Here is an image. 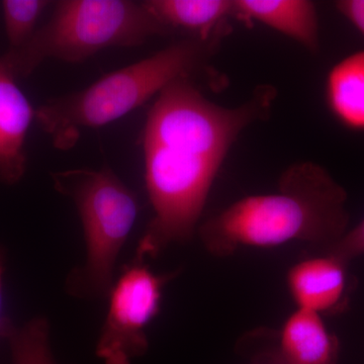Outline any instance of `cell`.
Masks as SVG:
<instances>
[{"label":"cell","mask_w":364,"mask_h":364,"mask_svg":"<svg viewBox=\"0 0 364 364\" xmlns=\"http://www.w3.org/2000/svg\"><path fill=\"white\" fill-rule=\"evenodd\" d=\"M325 90L335 119L349 130L364 132V50L352 53L330 69Z\"/></svg>","instance_id":"12"},{"label":"cell","mask_w":364,"mask_h":364,"mask_svg":"<svg viewBox=\"0 0 364 364\" xmlns=\"http://www.w3.org/2000/svg\"><path fill=\"white\" fill-rule=\"evenodd\" d=\"M170 32L144 1L62 0L25 45L0 59L14 77H26L48 59L81 63L107 48L138 47Z\"/></svg>","instance_id":"4"},{"label":"cell","mask_w":364,"mask_h":364,"mask_svg":"<svg viewBox=\"0 0 364 364\" xmlns=\"http://www.w3.org/2000/svg\"><path fill=\"white\" fill-rule=\"evenodd\" d=\"M4 253H2L1 249H0V337L4 335V329L9 318L2 317L1 315V306H2V277H4Z\"/></svg>","instance_id":"18"},{"label":"cell","mask_w":364,"mask_h":364,"mask_svg":"<svg viewBox=\"0 0 364 364\" xmlns=\"http://www.w3.org/2000/svg\"><path fill=\"white\" fill-rule=\"evenodd\" d=\"M348 264L324 253L293 265L287 286L298 309L320 316L341 312L348 304Z\"/></svg>","instance_id":"7"},{"label":"cell","mask_w":364,"mask_h":364,"mask_svg":"<svg viewBox=\"0 0 364 364\" xmlns=\"http://www.w3.org/2000/svg\"><path fill=\"white\" fill-rule=\"evenodd\" d=\"M45 0H4L2 1L4 28L9 49L16 50L25 45L35 33L36 25L47 6Z\"/></svg>","instance_id":"14"},{"label":"cell","mask_w":364,"mask_h":364,"mask_svg":"<svg viewBox=\"0 0 364 364\" xmlns=\"http://www.w3.org/2000/svg\"><path fill=\"white\" fill-rule=\"evenodd\" d=\"M52 177L56 191L77 208L85 232V262L71 273L67 289L79 298L109 294L117 256L138 218L135 193L109 166L65 170Z\"/></svg>","instance_id":"5"},{"label":"cell","mask_w":364,"mask_h":364,"mask_svg":"<svg viewBox=\"0 0 364 364\" xmlns=\"http://www.w3.org/2000/svg\"><path fill=\"white\" fill-rule=\"evenodd\" d=\"M346 191L314 162L291 165L277 193L240 198L198 228L208 253L228 257L241 247L306 242L326 249L348 230Z\"/></svg>","instance_id":"2"},{"label":"cell","mask_w":364,"mask_h":364,"mask_svg":"<svg viewBox=\"0 0 364 364\" xmlns=\"http://www.w3.org/2000/svg\"><path fill=\"white\" fill-rule=\"evenodd\" d=\"M287 364H337L340 344L322 316L296 309L282 325L275 343H265Z\"/></svg>","instance_id":"9"},{"label":"cell","mask_w":364,"mask_h":364,"mask_svg":"<svg viewBox=\"0 0 364 364\" xmlns=\"http://www.w3.org/2000/svg\"><path fill=\"white\" fill-rule=\"evenodd\" d=\"M324 253L331 254L340 259L350 262L364 254V220L358 226L349 230L340 240L326 249Z\"/></svg>","instance_id":"15"},{"label":"cell","mask_w":364,"mask_h":364,"mask_svg":"<svg viewBox=\"0 0 364 364\" xmlns=\"http://www.w3.org/2000/svg\"><path fill=\"white\" fill-rule=\"evenodd\" d=\"M49 324L44 318H36L21 327L9 321L2 337L11 349L13 364H56L49 345Z\"/></svg>","instance_id":"13"},{"label":"cell","mask_w":364,"mask_h":364,"mask_svg":"<svg viewBox=\"0 0 364 364\" xmlns=\"http://www.w3.org/2000/svg\"><path fill=\"white\" fill-rule=\"evenodd\" d=\"M222 36L208 40L191 37L167 46L83 90L48 100L36 109V119L55 148L70 150L83 131L122 119L173 81L193 77L205 68Z\"/></svg>","instance_id":"3"},{"label":"cell","mask_w":364,"mask_h":364,"mask_svg":"<svg viewBox=\"0 0 364 364\" xmlns=\"http://www.w3.org/2000/svg\"><path fill=\"white\" fill-rule=\"evenodd\" d=\"M251 358V364H287L264 343V346H253L252 350L245 351Z\"/></svg>","instance_id":"17"},{"label":"cell","mask_w":364,"mask_h":364,"mask_svg":"<svg viewBox=\"0 0 364 364\" xmlns=\"http://www.w3.org/2000/svg\"><path fill=\"white\" fill-rule=\"evenodd\" d=\"M171 274L160 275L136 258L112 284L109 310L97 345L105 364H131L147 351L146 328L160 312L163 287Z\"/></svg>","instance_id":"6"},{"label":"cell","mask_w":364,"mask_h":364,"mask_svg":"<svg viewBox=\"0 0 364 364\" xmlns=\"http://www.w3.org/2000/svg\"><path fill=\"white\" fill-rule=\"evenodd\" d=\"M144 4L168 30L181 28L205 40L223 35L225 21L235 16L234 0H147Z\"/></svg>","instance_id":"11"},{"label":"cell","mask_w":364,"mask_h":364,"mask_svg":"<svg viewBox=\"0 0 364 364\" xmlns=\"http://www.w3.org/2000/svg\"><path fill=\"white\" fill-rule=\"evenodd\" d=\"M275 90L260 86L238 107L208 100L191 78L173 81L157 95L144 124L141 145L152 221L136 258L154 257L193 238L215 177L232 146L267 116Z\"/></svg>","instance_id":"1"},{"label":"cell","mask_w":364,"mask_h":364,"mask_svg":"<svg viewBox=\"0 0 364 364\" xmlns=\"http://www.w3.org/2000/svg\"><path fill=\"white\" fill-rule=\"evenodd\" d=\"M334 6L364 38V0H338Z\"/></svg>","instance_id":"16"},{"label":"cell","mask_w":364,"mask_h":364,"mask_svg":"<svg viewBox=\"0 0 364 364\" xmlns=\"http://www.w3.org/2000/svg\"><path fill=\"white\" fill-rule=\"evenodd\" d=\"M235 16L257 21L303 46L320 49L317 6L310 0H234Z\"/></svg>","instance_id":"10"},{"label":"cell","mask_w":364,"mask_h":364,"mask_svg":"<svg viewBox=\"0 0 364 364\" xmlns=\"http://www.w3.org/2000/svg\"><path fill=\"white\" fill-rule=\"evenodd\" d=\"M36 109L0 59V181L14 184L26 168L25 144Z\"/></svg>","instance_id":"8"}]
</instances>
